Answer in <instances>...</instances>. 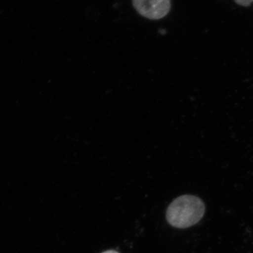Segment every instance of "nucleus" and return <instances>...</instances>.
I'll return each mask as SVG.
<instances>
[{
    "instance_id": "1",
    "label": "nucleus",
    "mask_w": 253,
    "mask_h": 253,
    "mask_svg": "<svg viewBox=\"0 0 253 253\" xmlns=\"http://www.w3.org/2000/svg\"><path fill=\"white\" fill-rule=\"evenodd\" d=\"M204 203L196 196L185 195L178 197L169 205L166 217L168 222L179 229L197 224L204 217Z\"/></svg>"
},
{
    "instance_id": "2",
    "label": "nucleus",
    "mask_w": 253,
    "mask_h": 253,
    "mask_svg": "<svg viewBox=\"0 0 253 253\" xmlns=\"http://www.w3.org/2000/svg\"><path fill=\"white\" fill-rule=\"evenodd\" d=\"M133 6L139 14L149 19H161L170 10V0H132Z\"/></svg>"
},
{
    "instance_id": "3",
    "label": "nucleus",
    "mask_w": 253,
    "mask_h": 253,
    "mask_svg": "<svg viewBox=\"0 0 253 253\" xmlns=\"http://www.w3.org/2000/svg\"><path fill=\"white\" fill-rule=\"evenodd\" d=\"M235 1L241 6H248L253 2V0H235Z\"/></svg>"
},
{
    "instance_id": "4",
    "label": "nucleus",
    "mask_w": 253,
    "mask_h": 253,
    "mask_svg": "<svg viewBox=\"0 0 253 253\" xmlns=\"http://www.w3.org/2000/svg\"><path fill=\"white\" fill-rule=\"evenodd\" d=\"M102 253H118L116 252V251H106V252Z\"/></svg>"
}]
</instances>
